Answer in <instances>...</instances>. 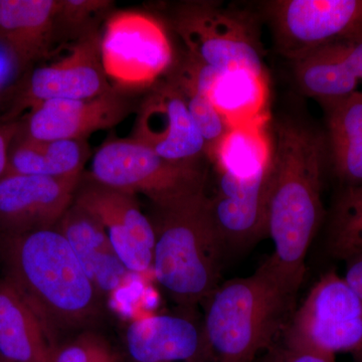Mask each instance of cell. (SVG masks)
Segmentation results:
<instances>
[{
    "label": "cell",
    "instance_id": "5b68a950",
    "mask_svg": "<svg viewBox=\"0 0 362 362\" xmlns=\"http://www.w3.org/2000/svg\"><path fill=\"white\" fill-rule=\"evenodd\" d=\"M90 177L100 185L148 197L156 207L171 206L204 192L199 163L173 162L134 139H113L93 157Z\"/></svg>",
    "mask_w": 362,
    "mask_h": 362
},
{
    "label": "cell",
    "instance_id": "4fadbf2b",
    "mask_svg": "<svg viewBox=\"0 0 362 362\" xmlns=\"http://www.w3.org/2000/svg\"><path fill=\"white\" fill-rule=\"evenodd\" d=\"M273 160V157H272ZM209 211L223 250H243L267 235L272 161L249 177L218 173Z\"/></svg>",
    "mask_w": 362,
    "mask_h": 362
},
{
    "label": "cell",
    "instance_id": "44dd1931",
    "mask_svg": "<svg viewBox=\"0 0 362 362\" xmlns=\"http://www.w3.org/2000/svg\"><path fill=\"white\" fill-rule=\"evenodd\" d=\"M323 106L335 171L347 187L362 185V92Z\"/></svg>",
    "mask_w": 362,
    "mask_h": 362
},
{
    "label": "cell",
    "instance_id": "7402d4cb",
    "mask_svg": "<svg viewBox=\"0 0 362 362\" xmlns=\"http://www.w3.org/2000/svg\"><path fill=\"white\" fill-rule=\"evenodd\" d=\"M268 123L269 119L230 128L209 158L218 173L249 177L267 168L273 157Z\"/></svg>",
    "mask_w": 362,
    "mask_h": 362
},
{
    "label": "cell",
    "instance_id": "484cf974",
    "mask_svg": "<svg viewBox=\"0 0 362 362\" xmlns=\"http://www.w3.org/2000/svg\"><path fill=\"white\" fill-rule=\"evenodd\" d=\"M52 362H124L122 352L93 329L81 331L59 342Z\"/></svg>",
    "mask_w": 362,
    "mask_h": 362
},
{
    "label": "cell",
    "instance_id": "ac0fdd59",
    "mask_svg": "<svg viewBox=\"0 0 362 362\" xmlns=\"http://www.w3.org/2000/svg\"><path fill=\"white\" fill-rule=\"evenodd\" d=\"M59 342L21 293L0 278V354L8 362H52Z\"/></svg>",
    "mask_w": 362,
    "mask_h": 362
},
{
    "label": "cell",
    "instance_id": "f1b7e54d",
    "mask_svg": "<svg viewBox=\"0 0 362 362\" xmlns=\"http://www.w3.org/2000/svg\"><path fill=\"white\" fill-rule=\"evenodd\" d=\"M267 351L263 362H335V356L291 346L280 339Z\"/></svg>",
    "mask_w": 362,
    "mask_h": 362
},
{
    "label": "cell",
    "instance_id": "e0dca14e",
    "mask_svg": "<svg viewBox=\"0 0 362 362\" xmlns=\"http://www.w3.org/2000/svg\"><path fill=\"white\" fill-rule=\"evenodd\" d=\"M54 228L68 240L100 296L120 288L130 272L94 216L73 202Z\"/></svg>",
    "mask_w": 362,
    "mask_h": 362
},
{
    "label": "cell",
    "instance_id": "5bb4252c",
    "mask_svg": "<svg viewBox=\"0 0 362 362\" xmlns=\"http://www.w3.org/2000/svg\"><path fill=\"white\" fill-rule=\"evenodd\" d=\"M78 177L6 175L0 180V235L54 228L73 204Z\"/></svg>",
    "mask_w": 362,
    "mask_h": 362
},
{
    "label": "cell",
    "instance_id": "2e32d148",
    "mask_svg": "<svg viewBox=\"0 0 362 362\" xmlns=\"http://www.w3.org/2000/svg\"><path fill=\"white\" fill-rule=\"evenodd\" d=\"M124 362H214L202 321L187 314H158L128 325Z\"/></svg>",
    "mask_w": 362,
    "mask_h": 362
},
{
    "label": "cell",
    "instance_id": "f546056e",
    "mask_svg": "<svg viewBox=\"0 0 362 362\" xmlns=\"http://www.w3.org/2000/svg\"><path fill=\"white\" fill-rule=\"evenodd\" d=\"M18 129H20V122L0 121V180L6 175L9 148Z\"/></svg>",
    "mask_w": 362,
    "mask_h": 362
},
{
    "label": "cell",
    "instance_id": "7c38bea8",
    "mask_svg": "<svg viewBox=\"0 0 362 362\" xmlns=\"http://www.w3.org/2000/svg\"><path fill=\"white\" fill-rule=\"evenodd\" d=\"M132 139L173 162L199 163L206 145L185 98L170 81L154 87L143 102Z\"/></svg>",
    "mask_w": 362,
    "mask_h": 362
},
{
    "label": "cell",
    "instance_id": "603a6c76",
    "mask_svg": "<svg viewBox=\"0 0 362 362\" xmlns=\"http://www.w3.org/2000/svg\"><path fill=\"white\" fill-rule=\"evenodd\" d=\"M294 63L300 88L323 105L339 101L356 92L359 81L343 63L333 42Z\"/></svg>",
    "mask_w": 362,
    "mask_h": 362
},
{
    "label": "cell",
    "instance_id": "30bf717a",
    "mask_svg": "<svg viewBox=\"0 0 362 362\" xmlns=\"http://www.w3.org/2000/svg\"><path fill=\"white\" fill-rule=\"evenodd\" d=\"M268 7L279 52L294 62L362 35V0H279Z\"/></svg>",
    "mask_w": 362,
    "mask_h": 362
},
{
    "label": "cell",
    "instance_id": "9a60e30c",
    "mask_svg": "<svg viewBox=\"0 0 362 362\" xmlns=\"http://www.w3.org/2000/svg\"><path fill=\"white\" fill-rule=\"evenodd\" d=\"M130 101L120 90L84 100H49L33 107L20 129L37 141L86 140L96 131L109 129L131 113Z\"/></svg>",
    "mask_w": 362,
    "mask_h": 362
},
{
    "label": "cell",
    "instance_id": "83f0119b",
    "mask_svg": "<svg viewBox=\"0 0 362 362\" xmlns=\"http://www.w3.org/2000/svg\"><path fill=\"white\" fill-rule=\"evenodd\" d=\"M111 6V1L104 0H59L57 30L84 28L94 14L102 13Z\"/></svg>",
    "mask_w": 362,
    "mask_h": 362
},
{
    "label": "cell",
    "instance_id": "1f68e13d",
    "mask_svg": "<svg viewBox=\"0 0 362 362\" xmlns=\"http://www.w3.org/2000/svg\"><path fill=\"white\" fill-rule=\"evenodd\" d=\"M0 362H8L6 358H4L1 354H0Z\"/></svg>",
    "mask_w": 362,
    "mask_h": 362
},
{
    "label": "cell",
    "instance_id": "8992f818",
    "mask_svg": "<svg viewBox=\"0 0 362 362\" xmlns=\"http://www.w3.org/2000/svg\"><path fill=\"white\" fill-rule=\"evenodd\" d=\"M280 340L328 356L349 352L362 362V300L337 272H327L293 312Z\"/></svg>",
    "mask_w": 362,
    "mask_h": 362
},
{
    "label": "cell",
    "instance_id": "52a82bcc",
    "mask_svg": "<svg viewBox=\"0 0 362 362\" xmlns=\"http://www.w3.org/2000/svg\"><path fill=\"white\" fill-rule=\"evenodd\" d=\"M173 26L195 61L223 71L267 74L258 35L242 13L218 2H185L173 13Z\"/></svg>",
    "mask_w": 362,
    "mask_h": 362
},
{
    "label": "cell",
    "instance_id": "277c9868",
    "mask_svg": "<svg viewBox=\"0 0 362 362\" xmlns=\"http://www.w3.org/2000/svg\"><path fill=\"white\" fill-rule=\"evenodd\" d=\"M150 218L156 233L152 271L176 304L192 309L220 285L223 250L206 192L165 207Z\"/></svg>",
    "mask_w": 362,
    "mask_h": 362
},
{
    "label": "cell",
    "instance_id": "d6986e66",
    "mask_svg": "<svg viewBox=\"0 0 362 362\" xmlns=\"http://www.w3.org/2000/svg\"><path fill=\"white\" fill-rule=\"evenodd\" d=\"M59 0H0V35L30 70L51 51Z\"/></svg>",
    "mask_w": 362,
    "mask_h": 362
},
{
    "label": "cell",
    "instance_id": "4316f807",
    "mask_svg": "<svg viewBox=\"0 0 362 362\" xmlns=\"http://www.w3.org/2000/svg\"><path fill=\"white\" fill-rule=\"evenodd\" d=\"M28 71L16 52L0 35V108L6 104L8 109Z\"/></svg>",
    "mask_w": 362,
    "mask_h": 362
},
{
    "label": "cell",
    "instance_id": "ba28073f",
    "mask_svg": "<svg viewBox=\"0 0 362 362\" xmlns=\"http://www.w3.org/2000/svg\"><path fill=\"white\" fill-rule=\"evenodd\" d=\"M100 49L107 78L121 89L149 87L173 66V47L165 28L141 11L112 14Z\"/></svg>",
    "mask_w": 362,
    "mask_h": 362
},
{
    "label": "cell",
    "instance_id": "3957f363",
    "mask_svg": "<svg viewBox=\"0 0 362 362\" xmlns=\"http://www.w3.org/2000/svg\"><path fill=\"white\" fill-rule=\"evenodd\" d=\"M296 293L265 261L247 277L218 286L204 302V337L214 362H252L277 342Z\"/></svg>",
    "mask_w": 362,
    "mask_h": 362
},
{
    "label": "cell",
    "instance_id": "8fae6325",
    "mask_svg": "<svg viewBox=\"0 0 362 362\" xmlns=\"http://www.w3.org/2000/svg\"><path fill=\"white\" fill-rule=\"evenodd\" d=\"M74 204L88 211L106 230L114 250L130 273L152 270L156 233L136 195L90 180L77 188Z\"/></svg>",
    "mask_w": 362,
    "mask_h": 362
},
{
    "label": "cell",
    "instance_id": "d4e9b609",
    "mask_svg": "<svg viewBox=\"0 0 362 362\" xmlns=\"http://www.w3.org/2000/svg\"><path fill=\"white\" fill-rule=\"evenodd\" d=\"M329 247L334 256L343 259L362 252V185L346 187L338 197Z\"/></svg>",
    "mask_w": 362,
    "mask_h": 362
},
{
    "label": "cell",
    "instance_id": "9c48e42d",
    "mask_svg": "<svg viewBox=\"0 0 362 362\" xmlns=\"http://www.w3.org/2000/svg\"><path fill=\"white\" fill-rule=\"evenodd\" d=\"M101 37L95 28L80 35L58 62L28 71L1 122H13L23 111L49 100H84L112 89L101 59Z\"/></svg>",
    "mask_w": 362,
    "mask_h": 362
},
{
    "label": "cell",
    "instance_id": "7a4b0ae2",
    "mask_svg": "<svg viewBox=\"0 0 362 362\" xmlns=\"http://www.w3.org/2000/svg\"><path fill=\"white\" fill-rule=\"evenodd\" d=\"M0 264L59 344L99 316L102 297L56 228L0 235Z\"/></svg>",
    "mask_w": 362,
    "mask_h": 362
},
{
    "label": "cell",
    "instance_id": "ffe728a7",
    "mask_svg": "<svg viewBox=\"0 0 362 362\" xmlns=\"http://www.w3.org/2000/svg\"><path fill=\"white\" fill-rule=\"evenodd\" d=\"M209 97L230 128L269 119L267 74L247 69L221 71Z\"/></svg>",
    "mask_w": 362,
    "mask_h": 362
},
{
    "label": "cell",
    "instance_id": "cb8c5ba5",
    "mask_svg": "<svg viewBox=\"0 0 362 362\" xmlns=\"http://www.w3.org/2000/svg\"><path fill=\"white\" fill-rule=\"evenodd\" d=\"M168 81L185 98L190 115L197 124L206 145V156L211 158L230 127L209 100L211 85L194 66L182 59L171 70Z\"/></svg>",
    "mask_w": 362,
    "mask_h": 362
},
{
    "label": "cell",
    "instance_id": "4dcf8cb0",
    "mask_svg": "<svg viewBox=\"0 0 362 362\" xmlns=\"http://www.w3.org/2000/svg\"><path fill=\"white\" fill-rule=\"evenodd\" d=\"M346 272L345 280L362 300V252L345 259Z\"/></svg>",
    "mask_w": 362,
    "mask_h": 362
},
{
    "label": "cell",
    "instance_id": "6da1fadb",
    "mask_svg": "<svg viewBox=\"0 0 362 362\" xmlns=\"http://www.w3.org/2000/svg\"><path fill=\"white\" fill-rule=\"evenodd\" d=\"M271 134L267 235L273 240L274 252L266 261L297 294L323 216L321 187L327 147L321 133L296 120L280 121Z\"/></svg>",
    "mask_w": 362,
    "mask_h": 362
}]
</instances>
